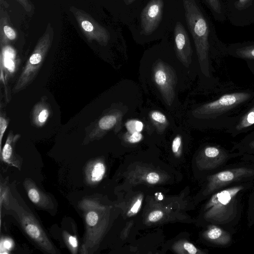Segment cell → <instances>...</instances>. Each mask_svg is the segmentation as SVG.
<instances>
[{
	"label": "cell",
	"instance_id": "cell-1",
	"mask_svg": "<svg viewBox=\"0 0 254 254\" xmlns=\"http://www.w3.org/2000/svg\"><path fill=\"white\" fill-rule=\"evenodd\" d=\"M185 17L193 38L202 74L211 77L210 59L228 56L227 44L218 37L215 26L202 7L195 0H183Z\"/></svg>",
	"mask_w": 254,
	"mask_h": 254
},
{
	"label": "cell",
	"instance_id": "cell-2",
	"mask_svg": "<svg viewBox=\"0 0 254 254\" xmlns=\"http://www.w3.org/2000/svg\"><path fill=\"white\" fill-rule=\"evenodd\" d=\"M254 98V91L247 90L222 94L213 101L202 104L192 112L194 117L210 123L209 126L226 130L233 126L240 115H234Z\"/></svg>",
	"mask_w": 254,
	"mask_h": 254
},
{
	"label": "cell",
	"instance_id": "cell-3",
	"mask_svg": "<svg viewBox=\"0 0 254 254\" xmlns=\"http://www.w3.org/2000/svg\"><path fill=\"white\" fill-rule=\"evenodd\" d=\"M78 207L84 212L85 232L80 253L93 254L97 249L107 224V210L97 198L81 200Z\"/></svg>",
	"mask_w": 254,
	"mask_h": 254
},
{
	"label": "cell",
	"instance_id": "cell-4",
	"mask_svg": "<svg viewBox=\"0 0 254 254\" xmlns=\"http://www.w3.org/2000/svg\"><path fill=\"white\" fill-rule=\"evenodd\" d=\"M245 187L239 185L216 191L204 206V218L217 224L232 221L238 214V196Z\"/></svg>",
	"mask_w": 254,
	"mask_h": 254
},
{
	"label": "cell",
	"instance_id": "cell-5",
	"mask_svg": "<svg viewBox=\"0 0 254 254\" xmlns=\"http://www.w3.org/2000/svg\"><path fill=\"white\" fill-rule=\"evenodd\" d=\"M6 210L12 212L24 233L41 250L51 254L58 253V250L35 216L28 208L19 204L11 192L10 203Z\"/></svg>",
	"mask_w": 254,
	"mask_h": 254
},
{
	"label": "cell",
	"instance_id": "cell-6",
	"mask_svg": "<svg viewBox=\"0 0 254 254\" xmlns=\"http://www.w3.org/2000/svg\"><path fill=\"white\" fill-rule=\"evenodd\" d=\"M53 36V29L49 23L44 34L39 39L12 88L13 93L24 89L35 79L50 49Z\"/></svg>",
	"mask_w": 254,
	"mask_h": 254
},
{
	"label": "cell",
	"instance_id": "cell-7",
	"mask_svg": "<svg viewBox=\"0 0 254 254\" xmlns=\"http://www.w3.org/2000/svg\"><path fill=\"white\" fill-rule=\"evenodd\" d=\"M152 79L165 103L171 106L175 99L177 77L175 70L162 61L156 62L152 68Z\"/></svg>",
	"mask_w": 254,
	"mask_h": 254
},
{
	"label": "cell",
	"instance_id": "cell-8",
	"mask_svg": "<svg viewBox=\"0 0 254 254\" xmlns=\"http://www.w3.org/2000/svg\"><path fill=\"white\" fill-rule=\"evenodd\" d=\"M227 20L244 27L254 24V0H223Z\"/></svg>",
	"mask_w": 254,
	"mask_h": 254
},
{
	"label": "cell",
	"instance_id": "cell-9",
	"mask_svg": "<svg viewBox=\"0 0 254 254\" xmlns=\"http://www.w3.org/2000/svg\"><path fill=\"white\" fill-rule=\"evenodd\" d=\"M70 10L80 30L88 41H96L103 46L108 44L110 40V33L105 27L82 10L72 6Z\"/></svg>",
	"mask_w": 254,
	"mask_h": 254
},
{
	"label": "cell",
	"instance_id": "cell-10",
	"mask_svg": "<svg viewBox=\"0 0 254 254\" xmlns=\"http://www.w3.org/2000/svg\"><path fill=\"white\" fill-rule=\"evenodd\" d=\"M254 177V169L247 167H237L225 170L210 176L203 192L209 194L230 184L243 179Z\"/></svg>",
	"mask_w": 254,
	"mask_h": 254
},
{
	"label": "cell",
	"instance_id": "cell-11",
	"mask_svg": "<svg viewBox=\"0 0 254 254\" xmlns=\"http://www.w3.org/2000/svg\"><path fill=\"white\" fill-rule=\"evenodd\" d=\"M239 154V152L230 153L219 145H207L200 151L197 157V163L202 169H212L222 165L231 157Z\"/></svg>",
	"mask_w": 254,
	"mask_h": 254
},
{
	"label": "cell",
	"instance_id": "cell-12",
	"mask_svg": "<svg viewBox=\"0 0 254 254\" xmlns=\"http://www.w3.org/2000/svg\"><path fill=\"white\" fill-rule=\"evenodd\" d=\"M163 6V0H151L143 8L140 18L144 34L150 35L157 28L162 18Z\"/></svg>",
	"mask_w": 254,
	"mask_h": 254
},
{
	"label": "cell",
	"instance_id": "cell-13",
	"mask_svg": "<svg viewBox=\"0 0 254 254\" xmlns=\"http://www.w3.org/2000/svg\"><path fill=\"white\" fill-rule=\"evenodd\" d=\"M123 117V113L120 110L111 111L101 117L93 127L91 131L86 136L84 143H88L96 139H99L109 130L119 125Z\"/></svg>",
	"mask_w": 254,
	"mask_h": 254
},
{
	"label": "cell",
	"instance_id": "cell-14",
	"mask_svg": "<svg viewBox=\"0 0 254 254\" xmlns=\"http://www.w3.org/2000/svg\"><path fill=\"white\" fill-rule=\"evenodd\" d=\"M174 40L177 58L185 66L189 67L191 63L192 51L188 33L179 22L175 27Z\"/></svg>",
	"mask_w": 254,
	"mask_h": 254
},
{
	"label": "cell",
	"instance_id": "cell-15",
	"mask_svg": "<svg viewBox=\"0 0 254 254\" xmlns=\"http://www.w3.org/2000/svg\"><path fill=\"white\" fill-rule=\"evenodd\" d=\"M254 129V98L242 112L237 122L226 130L232 136L247 133Z\"/></svg>",
	"mask_w": 254,
	"mask_h": 254
},
{
	"label": "cell",
	"instance_id": "cell-16",
	"mask_svg": "<svg viewBox=\"0 0 254 254\" xmlns=\"http://www.w3.org/2000/svg\"><path fill=\"white\" fill-rule=\"evenodd\" d=\"M27 195L36 206L46 210H52L54 204L51 197L41 190L30 179H26L23 182Z\"/></svg>",
	"mask_w": 254,
	"mask_h": 254
},
{
	"label": "cell",
	"instance_id": "cell-17",
	"mask_svg": "<svg viewBox=\"0 0 254 254\" xmlns=\"http://www.w3.org/2000/svg\"><path fill=\"white\" fill-rule=\"evenodd\" d=\"M20 137L19 134H14L10 131L7 135L5 144L0 153V158L5 163L21 170L22 160L15 152V146L17 141Z\"/></svg>",
	"mask_w": 254,
	"mask_h": 254
},
{
	"label": "cell",
	"instance_id": "cell-18",
	"mask_svg": "<svg viewBox=\"0 0 254 254\" xmlns=\"http://www.w3.org/2000/svg\"><path fill=\"white\" fill-rule=\"evenodd\" d=\"M228 56L245 61H254V41H246L227 45Z\"/></svg>",
	"mask_w": 254,
	"mask_h": 254
},
{
	"label": "cell",
	"instance_id": "cell-19",
	"mask_svg": "<svg viewBox=\"0 0 254 254\" xmlns=\"http://www.w3.org/2000/svg\"><path fill=\"white\" fill-rule=\"evenodd\" d=\"M106 170L104 162L100 159L89 161L84 169L86 182L90 185H94L103 178Z\"/></svg>",
	"mask_w": 254,
	"mask_h": 254
},
{
	"label": "cell",
	"instance_id": "cell-20",
	"mask_svg": "<svg viewBox=\"0 0 254 254\" xmlns=\"http://www.w3.org/2000/svg\"><path fill=\"white\" fill-rule=\"evenodd\" d=\"M51 114L50 104L43 98L33 107L31 121L36 127H42L45 125Z\"/></svg>",
	"mask_w": 254,
	"mask_h": 254
},
{
	"label": "cell",
	"instance_id": "cell-21",
	"mask_svg": "<svg viewBox=\"0 0 254 254\" xmlns=\"http://www.w3.org/2000/svg\"><path fill=\"white\" fill-rule=\"evenodd\" d=\"M203 236L208 241L221 246L228 245L232 239L230 233L215 225L209 226Z\"/></svg>",
	"mask_w": 254,
	"mask_h": 254
},
{
	"label": "cell",
	"instance_id": "cell-22",
	"mask_svg": "<svg viewBox=\"0 0 254 254\" xmlns=\"http://www.w3.org/2000/svg\"><path fill=\"white\" fill-rule=\"evenodd\" d=\"M216 21L222 23L227 20L223 0H202Z\"/></svg>",
	"mask_w": 254,
	"mask_h": 254
},
{
	"label": "cell",
	"instance_id": "cell-23",
	"mask_svg": "<svg viewBox=\"0 0 254 254\" xmlns=\"http://www.w3.org/2000/svg\"><path fill=\"white\" fill-rule=\"evenodd\" d=\"M234 150H238L240 153H254V130L236 143L232 148Z\"/></svg>",
	"mask_w": 254,
	"mask_h": 254
},
{
	"label": "cell",
	"instance_id": "cell-24",
	"mask_svg": "<svg viewBox=\"0 0 254 254\" xmlns=\"http://www.w3.org/2000/svg\"><path fill=\"white\" fill-rule=\"evenodd\" d=\"M149 118L159 132L163 131L169 125L166 117L159 111H151L149 113Z\"/></svg>",
	"mask_w": 254,
	"mask_h": 254
},
{
	"label": "cell",
	"instance_id": "cell-25",
	"mask_svg": "<svg viewBox=\"0 0 254 254\" xmlns=\"http://www.w3.org/2000/svg\"><path fill=\"white\" fill-rule=\"evenodd\" d=\"M8 183L6 180L1 179L0 185V209L3 207L5 210L10 203L11 192Z\"/></svg>",
	"mask_w": 254,
	"mask_h": 254
},
{
	"label": "cell",
	"instance_id": "cell-26",
	"mask_svg": "<svg viewBox=\"0 0 254 254\" xmlns=\"http://www.w3.org/2000/svg\"><path fill=\"white\" fill-rule=\"evenodd\" d=\"M1 44H6L8 41L14 40L16 38L15 30L9 25L1 21Z\"/></svg>",
	"mask_w": 254,
	"mask_h": 254
},
{
	"label": "cell",
	"instance_id": "cell-27",
	"mask_svg": "<svg viewBox=\"0 0 254 254\" xmlns=\"http://www.w3.org/2000/svg\"><path fill=\"white\" fill-rule=\"evenodd\" d=\"M64 240L71 253L76 254L78 250V242L75 236L69 234L66 231L63 233Z\"/></svg>",
	"mask_w": 254,
	"mask_h": 254
},
{
	"label": "cell",
	"instance_id": "cell-28",
	"mask_svg": "<svg viewBox=\"0 0 254 254\" xmlns=\"http://www.w3.org/2000/svg\"><path fill=\"white\" fill-rule=\"evenodd\" d=\"M141 182H143L150 185L160 183L163 179L161 175L155 171H148L143 173L141 177Z\"/></svg>",
	"mask_w": 254,
	"mask_h": 254
},
{
	"label": "cell",
	"instance_id": "cell-29",
	"mask_svg": "<svg viewBox=\"0 0 254 254\" xmlns=\"http://www.w3.org/2000/svg\"><path fill=\"white\" fill-rule=\"evenodd\" d=\"M174 246L181 247V250H179L178 253H187L190 254H196L202 253L197 249L192 244L188 242H181L176 243Z\"/></svg>",
	"mask_w": 254,
	"mask_h": 254
},
{
	"label": "cell",
	"instance_id": "cell-30",
	"mask_svg": "<svg viewBox=\"0 0 254 254\" xmlns=\"http://www.w3.org/2000/svg\"><path fill=\"white\" fill-rule=\"evenodd\" d=\"M14 247V242L8 237H1L0 250L1 254H8Z\"/></svg>",
	"mask_w": 254,
	"mask_h": 254
},
{
	"label": "cell",
	"instance_id": "cell-31",
	"mask_svg": "<svg viewBox=\"0 0 254 254\" xmlns=\"http://www.w3.org/2000/svg\"><path fill=\"white\" fill-rule=\"evenodd\" d=\"M125 126L128 132H141L143 127L142 123L136 120H131L127 121L126 123Z\"/></svg>",
	"mask_w": 254,
	"mask_h": 254
},
{
	"label": "cell",
	"instance_id": "cell-32",
	"mask_svg": "<svg viewBox=\"0 0 254 254\" xmlns=\"http://www.w3.org/2000/svg\"><path fill=\"white\" fill-rule=\"evenodd\" d=\"M8 120L5 114L0 112V152L2 150V140L4 133L8 127Z\"/></svg>",
	"mask_w": 254,
	"mask_h": 254
},
{
	"label": "cell",
	"instance_id": "cell-33",
	"mask_svg": "<svg viewBox=\"0 0 254 254\" xmlns=\"http://www.w3.org/2000/svg\"><path fill=\"white\" fill-rule=\"evenodd\" d=\"M142 200L143 196L142 195H140L137 197L127 213L128 216H131L138 212L141 208Z\"/></svg>",
	"mask_w": 254,
	"mask_h": 254
},
{
	"label": "cell",
	"instance_id": "cell-34",
	"mask_svg": "<svg viewBox=\"0 0 254 254\" xmlns=\"http://www.w3.org/2000/svg\"><path fill=\"white\" fill-rule=\"evenodd\" d=\"M143 135L140 132H127L125 135L126 141L130 143H136L140 141Z\"/></svg>",
	"mask_w": 254,
	"mask_h": 254
},
{
	"label": "cell",
	"instance_id": "cell-35",
	"mask_svg": "<svg viewBox=\"0 0 254 254\" xmlns=\"http://www.w3.org/2000/svg\"><path fill=\"white\" fill-rule=\"evenodd\" d=\"M182 143V137L180 135H177L172 141V150L176 156L179 155L181 153Z\"/></svg>",
	"mask_w": 254,
	"mask_h": 254
},
{
	"label": "cell",
	"instance_id": "cell-36",
	"mask_svg": "<svg viewBox=\"0 0 254 254\" xmlns=\"http://www.w3.org/2000/svg\"><path fill=\"white\" fill-rule=\"evenodd\" d=\"M163 212L160 210L151 211L148 215L147 219L150 222H156L163 217Z\"/></svg>",
	"mask_w": 254,
	"mask_h": 254
},
{
	"label": "cell",
	"instance_id": "cell-37",
	"mask_svg": "<svg viewBox=\"0 0 254 254\" xmlns=\"http://www.w3.org/2000/svg\"><path fill=\"white\" fill-rule=\"evenodd\" d=\"M18 0L22 5L24 7L27 11L31 10V7L30 5L29 4L27 0Z\"/></svg>",
	"mask_w": 254,
	"mask_h": 254
},
{
	"label": "cell",
	"instance_id": "cell-38",
	"mask_svg": "<svg viewBox=\"0 0 254 254\" xmlns=\"http://www.w3.org/2000/svg\"><path fill=\"white\" fill-rule=\"evenodd\" d=\"M247 67L254 75V61H246Z\"/></svg>",
	"mask_w": 254,
	"mask_h": 254
},
{
	"label": "cell",
	"instance_id": "cell-39",
	"mask_svg": "<svg viewBox=\"0 0 254 254\" xmlns=\"http://www.w3.org/2000/svg\"><path fill=\"white\" fill-rule=\"evenodd\" d=\"M126 4H129L134 2L135 0H124Z\"/></svg>",
	"mask_w": 254,
	"mask_h": 254
}]
</instances>
